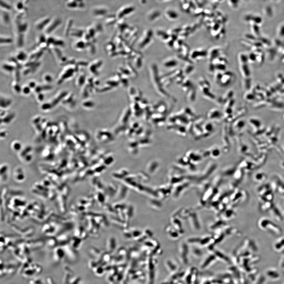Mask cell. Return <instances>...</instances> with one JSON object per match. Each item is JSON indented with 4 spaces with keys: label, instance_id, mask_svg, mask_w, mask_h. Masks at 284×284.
Masks as SVG:
<instances>
[{
    "label": "cell",
    "instance_id": "8992f818",
    "mask_svg": "<svg viewBox=\"0 0 284 284\" xmlns=\"http://www.w3.org/2000/svg\"><path fill=\"white\" fill-rule=\"evenodd\" d=\"M244 243L246 245L247 248H249V250L256 251L258 250V248L256 242L254 240L250 238H248L245 240Z\"/></svg>",
    "mask_w": 284,
    "mask_h": 284
},
{
    "label": "cell",
    "instance_id": "5b68a950",
    "mask_svg": "<svg viewBox=\"0 0 284 284\" xmlns=\"http://www.w3.org/2000/svg\"><path fill=\"white\" fill-rule=\"evenodd\" d=\"M273 248L277 251H284V237H280L275 242Z\"/></svg>",
    "mask_w": 284,
    "mask_h": 284
},
{
    "label": "cell",
    "instance_id": "9a60e30c",
    "mask_svg": "<svg viewBox=\"0 0 284 284\" xmlns=\"http://www.w3.org/2000/svg\"><path fill=\"white\" fill-rule=\"evenodd\" d=\"M45 80L47 82H50L52 81L53 79L51 76L47 75L45 77Z\"/></svg>",
    "mask_w": 284,
    "mask_h": 284
},
{
    "label": "cell",
    "instance_id": "8fae6325",
    "mask_svg": "<svg viewBox=\"0 0 284 284\" xmlns=\"http://www.w3.org/2000/svg\"><path fill=\"white\" fill-rule=\"evenodd\" d=\"M167 15L171 18H176L178 16V14L172 10H169L167 12Z\"/></svg>",
    "mask_w": 284,
    "mask_h": 284
},
{
    "label": "cell",
    "instance_id": "7c38bea8",
    "mask_svg": "<svg viewBox=\"0 0 284 284\" xmlns=\"http://www.w3.org/2000/svg\"><path fill=\"white\" fill-rule=\"evenodd\" d=\"M12 42V39H10V38H1V43H3V44H9V43H11Z\"/></svg>",
    "mask_w": 284,
    "mask_h": 284
},
{
    "label": "cell",
    "instance_id": "e0dca14e",
    "mask_svg": "<svg viewBox=\"0 0 284 284\" xmlns=\"http://www.w3.org/2000/svg\"><path fill=\"white\" fill-rule=\"evenodd\" d=\"M44 98V96H43V94H41L38 95V100H39V101H42V100H43V98Z\"/></svg>",
    "mask_w": 284,
    "mask_h": 284
},
{
    "label": "cell",
    "instance_id": "6da1fadb",
    "mask_svg": "<svg viewBox=\"0 0 284 284\" xmlns=\"http://www.w3.org/2000/svg\"><path fill=\"white\" fill-rule=\"evenodd\" d=\"M258 226L261 230L273 236H280L283 233L282 228L278 224L266 217H262L258 221Z\"/></svg>",
    "mask_w": 284,
    "mask_h": 284
},
{
    "label": "cell",
    "instance_id": "4fadbf2b",
    "mask_svg": "<svg viewBox=\"0 0 284 284\" xmlns=\"http://www.w3.org/2000/svg\"><path fill=\"white\" fill-rule=\"evenodd\" d=\"M30 88L29 87H25L24 88H23V90H22V91H23V93L24 94H25L27 95L29 94L30 93Z\"/></svg>",
    "mask_w": 284,
    "mask_h": 284
},
{
    "label": "cell",
    "instance_id": "277c9868",
    "mask_svg": "<svg viewBox=\"0 0 284 284\" xmlns=\"http://www.w3.org/2000/svg\"><path fill=\"white\" fill-rule=\"evenodd\" d=\"M269 213L276 220L279 221H281L283 220V216H282L279 209L275 204L269 211Z\"/></svg>",
    "mask_w": 284,
    "mask_h": 284
},
{
    "label": "cell",
    "instance_id": "30bf717a",
    "mask_svg": "<svg viewBox=\"0 0 284 284\" xmlns=\"http://www.w3.org/2000/svg\"><path fill=\"white\" fill-rule=\"evenodd\" d=\"M27 56L24 52H21L17 55V59L21 61H24L27 59Z\"/></svg>",
    "mask_w": 284,
    "mask_h": 284
},
{
    "label": "cell",
    "instance_id": "52a82bcc",
    "mask_svg": "<svg viewBox=\"0 0 284 284\" xmlns=\"http://www.w3.org/2000/svg\"><path fill=\"white\" fill-rule=\"evenodd\" d=\"M159 12L156 11V10L150 11L149 13H148L147 15V18L150 20H153L155 19H155L156 17L158 16V15H159Z\"/></svg>",
    "mask_w": 284,
    "mask_h": 284
},
{
    "label": "cell",
    "instance_id": "2e32d148",
    "mask_svg": "<svg viewBox=\"0 0 284 284\" xmlns=\"http://www.w3.org/2000/svg\"><path fill=\"white\" fill-rule=\"evenodd\" d=\"M36 85V83L34 82H30L29 84V86L30 88H34V87L35 88Z\"/></svg>",
    "mask_w": 284,
    "mask_h": 284
},
{
    "label": "cell",
    "instance_id": "ba28073f",
    "mask_svg": "<svg viewBox=\"0 0 284 284\" xmlns=\"http://www.w3.org/2000/svg\"><path fill=\"white\" fill-rule=\"evenodd\" d=\"M12 146L13 150L15 151H19L22 147V144H21V142H18V141H15V142H13Z\"/></svg>",
    "mask_w": 284,
    "mask_h": 284
},
{
    "label": "cell",
    "instance_id": "7a4b0ae2",
    "mask_svg": "<svg viewBox=\"0 0 284 284\" xmlns=\"http://www.w3.org/2000/svg\"><path fill=\"white\" fill-rule=\"evenodd\" d=\"M135 10V8L132 5H127L124 6L120 9L118 12L117 17L118 19H121L125 16L130 15Z\"/></svg>",
    "mask_w": 284,
    "mask_h": 284
},
{
    "label": "cell",
    "instance_id": "5bb4252c",
    "mask_svg": "<svg viewBox=\"0 0 284 284\" xmlns=\"http://www.w3.org/2000/svg\"><path fill=\"white\" fill-rule=\"evenodd\" d=\"M1 1H2V0H1ZM2 2H3L2 3V2H1V6H2V7H3V9H7V10H10V9H11V7H10V5H8V4L6 3V2H4V1H2Z\"/></svg>",
    "mask_w": 284,
    "mask_h": 284
},
{
    "label": "cell",
    "instance_id": "3957f363",
    "mask_svg": "<svg viewBox=\"0 0 284 284\" xmlns=\"http://www.w3.org/2000/svg\"><path fill=\"white\" fill-rule=\"evenodd\" d=\"M108 12V8L104 6H98L94 8L92 10L93 15L97 17H104Z\"/></svg>",
    "mask_w": 284,
    "mask_h": 284
},
{
    "label": "cell",
    "instance_id": "9c48e42d",
    "mask_svg": "<svg viewBox=\"0 0 284 284\" xmlns=\"http://www.w3.org/2000/svg\"><path fill=\"white\" fill-rule=\"evenodd\" d=\"M1 99L3 100V101H2L1 100V104H4L3 105H1V107L2 106V105H3V106H2L3 107V108H7L6 107L10 106L11 102V101L10 99L4 98H1Z\"/></svg>",
    "mask_w": 284,
    "mask_h": 284
}]
</instances>
